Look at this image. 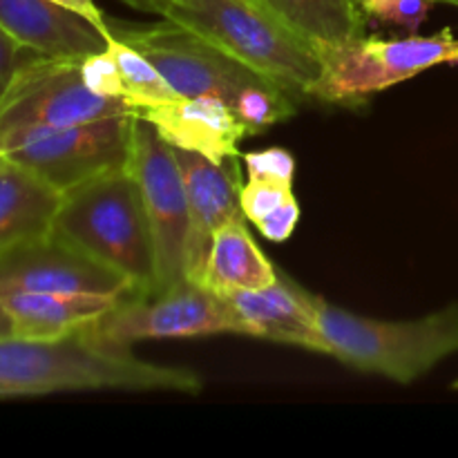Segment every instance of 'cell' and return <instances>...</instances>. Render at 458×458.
Returning a JSON list of instances; mask_svg holds the SVG:
<instances>
[{"label":"cell","instance_id":"cell-1","mask_svg":"<svg viewBox=\"0 0 458 458\" xmlns=\"http://www.w3.org/2000/svg\"><path fill=\"white\" fill-rule=\"evenodd\" d=\"M101 389L195 396L204 389V380L197 371L155 365L130 349L107 347L85 327L56 340L0 338V398Z\"/></svg>","mask_w":458,"mask_h":458},{"label":"cell","instance_id":"cell-2","mask_svg":"<svg viewBox=\"0 0 458 458\" xmlns=\"http://www.w3.org/2000/svg\"><path fill=\"white\" fill-rule=\"evenodd\" d=\"M49 235L110 267L128 280L132 293H157L150 219L130 168L67 191Z\"/></svg>","mask_w":458,"mask_h":458},{"label":"cell","instance_id":"cell-3","mask_svg":"<svg viewBox=\"0 0 458 458\" xmlns=\"http://www.w3.org/2000/svg\"><path fill=\"white\" fill-rule=\"evenodd\" d=\"M130 4L195 31L293 98L313 97L322 76L318 52L255 0H132Z\"/></svg>","mask_w":458,"mask_h":458},{"label":"cell","instance_id":"cell-4","mask_svg":"<svg viewBox=\"0 0 458 458\" xmlns=\"http://www.w3.org/2000/svg\"><path fill=\"white\" fill-rule=\"evenodd\" d=\"M327 356L362 374L411 385L458 353V302L416 320H376L316 300Z\"/></svg>","mask_w":458,"mask_h":458},{"label":"cell","instance_id":"cell-5","mask_svg":"<svg viewBox=\"0 0 458 458\" xmlns=\"http://www.w3.org/2000/svg\"><path fill=\"white\" fill-rule=\"evenodd\" d=\"M134 114L74 125H30L0 132V157L22 165L65 195L103 174L125 170Z\"/></svg>","mask_w":458,"mask_h":458},{"label":"cell","instance_id":"cell-6","mask_svg":"<svg viewBox=\"0 0 458 458\" xmlns=\"http://www.w3.org/2000/svg\"><path fill=\"white\" fill-rule=\"evenodd\" d=\"M322 76L313 98L327 103L362 101L438 65H458V38L450 30L401 38L358 36L335 47L318 49Z\"/></svg>","mask_w":458,"mask_h":458},{"label":"cell","instance_id":"cell-7","mask_svg":"<svg viewBox=\"0 0 458 458\" xmlns=\"http://www.w3.org/2000/svg\"><path fill=\"white\" fill-rule=\"evenodd\" d=\"M85 329L107 347L132 349L143 340L235 334V322L224 295L201 282L183 280L157 293L123 295Z\"/></svg>","mask_w":458,"mask_h":458},{"label":"cell","instance_id":"cell-8","mask_svg":"<svg viewBox=\"0 0 458 458\" xmlns=\"http://www.w3.org/2000/svg\"><path fill=\"white\" fill-rule=\"evenodd\" d=\"M130 173L141 188L150 219L157 259V291L173 289L186 277L191 215L183 174L174 148L165 143L150 121L134 114Z\"/></svg>","mask_w":458,"mask_h":458},{"label":"cell","instance_id":"cell-9","mask_svg":"<svg viewBox=\"0 0 458 458\" xmlns=\"http://www.w3.org/2000/svg\"><path fill=\"white\" fill-rule=\"evenodd\" d=\"M81 58L30 54L0 97V132L30 125H74L134 114L123 98L101 97L88 88L81 72Z\"/></svg>","mask_w":458,"mask_h":458},{"label":"cell","instance_id":"cell-10","mask_svg":"<svg viewBox=\"0 0 458 458\" xmlns=\"http://www.w3.org/2000/svg\"><path fill=\"white\" fill-rule=\"evenodd\" d=\"M114 34L146 54L179 97H215L235 107L246 88L267 81V76L233 58L210 40L165 18L161 25L134 30L121 27Z\"/></svg>","mask_w":458,"mask_h":458},{"label":"cell","instance_id":"cell-11","mask_svg":"<svg viewBox=\"0 0 458 458\" xmlns=\"http://www.w3.org/2000/svg\"><path fill=\"white\" fill-rule=\"evenodd\" d=\"M7 293H132L125 277L52 235L25 242L0 255V295Z\"/></svg>","mask_w":458,"mask_h":458},{"label":"cell","instance_id":"cell-12","mask_svg":"<svg viewBox=\"0 0 458 458\" xmlns=\"http://www.w3.org/2000/svg\"><path fill=\"white\" fill-rule=\"evenodd\" d=\"M224 298L231 309L237 335L291 344L327 356V343L318 325V295L309 293L291 277L280 273L273 284L235 291Z\"/></svg>","mask_w":458,"mask_h":458},{"label":"cell","instance_id":"cell-13","mask_svg":"<svg viewBox=\"0 0 458 458\" xmlns=\"http://www.w3.org/2000/svg\"><path fill=\"white\" fill-rule=\"evenodd\" d=\"M174 157L183 174L188 215H191L186 277L201 282L215 233L228 219L242 213L240 174H237L235 159L219 164L199 152L179 150V148H174Z\"/></svg>","mask_w":458,"mask_h":458},{"label":"cell","instance_id":"cell-14","mask_svg":"<svg viewBox=\"0 0 458 458\" xmlns=\"http://www.w3.org/2000/svg\"><path fill=\"white\" fill-rule=\"evenodd\" d=\"M134 114L150 121L159 137L173 148L199 152L219 164L235 159L240 141L250 134L235 110L215 97H179Z\"/></svg>","mask_w":458,"mask_h":458},{"label":"cell","instance_id":"cell-15","mask_svg":"<svg viewBox=\"0 0 458 458\" xmlns=\"http://www.w3.org/2000/svg\"><path fill=\"white\" fill-rule=\"evenodd\" d=\"M0 27L27 52L56 58L106 52L114 38L54 0H0Z\"/></svg>","mask_w":458,"mask_h":458},{"label":"cell","instance_id":"cell-16","mask_svg":"<svg viewBox=\"0 0 458 458\" xmlns=\"http://www.w3.org/2000/svg\"><path fill=\"white\" fill-rule=\"evenodd\" d=\"M119 300L98 293H7L0 295V307L16 338L56 340L92 325Z\"/></svg>","mask_w":458,"mask_h":458},{"label":"cell","instance_id":"cell-17","mask_svg":"<svg viewBox=\"0 0 458 458\" xmlns=\"http://www.w3.org/2000/svg\"><path fill=\"white\" fill-rule=\"evenodd\" d=\"M61 199L56 188L0 157V255L49 235Z\"/></svg>","mask_w":458,"mask_h":458},{"label":"cell","instance_id":"cell-18","mask_svg":"<svg viewBox=\"0 0 458 458\" xmlns=\"http://www.w3.org/2000/svg\"><path fill=\"white\" fill-rule=\"evenodd\" d=\"M246 222V215L240 213L215 233L201 276V284L215 293L228 295L235 291L262 289L280 276L271 259L255 244Z\"/></svg>","mask_w":458,"mask_h":458},{"label":"cell","instance_id":"cell-19","mask_svg":"<svg viewBox=\"0 0 458 458\" xmlns=\"http://www.w3.org/2000/svg\"><path fill=\"white\" fill-rule=\"evenodd\" d=\"M258 4L316 52L358 38L365 27L360 0H258Z\"/></svg>","mask_w":458,"mask_h":458},{"label":"cell","instance_id":"cell-20","mask_svg":"<svg viewBox=\"0 0 458 458\" xmlns=\"http://www.w3.org/2000/svg\"><path fill=\"white\" fill-rule=\"evenodd\" d=\"M242 213L258 231L273 244H282L293 235L300 222L298 199L293 195V182L280 179H253L242 186L240 192Z\"/></svg>","mask_w":458,"mask_h":458},{"label":"cell","instance_id":"cell-21","mask_svg":"<svg viewBox=\"0 0 458 458\" xmlns=\"http://www.w3.org/2000/svg\"><path fill=\"white\" fill-rule=\"evenodd\" d=\"M107 49L114 56L116 67L121 72V79H123L125 101L130 103V107L134 112L146 110V107L164 106V103L179 98V94L170 88L164 74L152 65L150 58L139 52L128 40L119 38L114 34V38L110 40Z\"/></svg>","mask_w":458,"mask_h":458},{"label":"cell","instance_id":"cell-22","mask_svg":"<svg viewBox=\"0 0 458 458\" xmlns=\"http://www.w3.org/2000/svg\"><path fill=\"white\" fill-rule=\"evenodd\" d=\"M434 0H360L362 13L405 30L407 34H419L420 25L428 21Z\"/></svg>","mask_w":458,"mask_h":458},{"label":"cell","instance_id":"cell-23","mask_svg":"<svg viewBox=\"0 0 458 458\" xmlns=\"http://www.w3.org/2000/svg\"><path fill=\"white\" fill-rule=\"evenodd\" d=\"M81 72H83V81L88 83V88L92 89L94 94L123 98L125 101L123 79H121V72L119 67H116V61L110 54V49L81 58Z\"/></svg>","mask_w":458,"mask_h":458},{"label":"cell","instance_id":"cell-24","mask_svg":"<svg viewBox=\"0 0 458 458\" xmlns=\"http://www.w3.org/2000/svg\"><path fill=\"white\" fill-rule=\"evenodd\" d=\"M244 165L249 177L253 179H280L293 182L295 159L286 148H267V150L246 152Z\"/></svg>","mask_w":458,"mask_h":458},{"label":"cell","instance_id":"cell-25","mask_svg":"<svg viewBox=\"0 0 458 458\" xmlns=\"http://www.w3.org/2000/svg\"><path fill=\"white\" fill-rule=\"evenodd\" d=\"M30 54L34 52H27L25 47H21V45L0 27V97H3L7 85L12 83L13 74H16L18 67L22 65V61H25Z\"/></svg>","mask_w":458,"mask_h":458},{"label":"cell","instance_id":"cell-26","mask_svg":"<svg viewBox=\"0 0 458 458\" xmlns=\"http://www.w3.org/2000/svg\"><path fill=\"white\" fill-rule=\"evenodd\" d=\"M54 3L63 4V7L72 9V12L81 13L83 18H88V21L92 22V25H97L103 34H107V36L114 34V31H112V25L107 22L106 13H103L101 7L97 4V0H54Z\"/></svg>","mask_w":458,"mask_h":458},{"label":"cell","instance_id":"cell-27","mask_svg":"<svg viewBox=\"0 0 458 458\" xmlns=\"http://www.w3.org/2000/svg\"><path fill=\"white\" fill-rule=\"evenodd\" d=\"M7 335H13L12 320H9V316L4 313V309L0 307V338H7Z\"/></svg>","mask_w":458,"mask_h":458},{"label":"cell","instance_id":"cell-28","mask_svg":"<svg viewBox=\"0 0 458 458\" xmlns=\"http://www.w3.org/2000/svg\"><path fill=\"white\" fill-rule=\"evenodd\" d=\"M434 3H447V4H456L458 7V0H434Z\"/></svg>","mask_w":458,"mask_h":458},{"label":"cell","instance_id":"cell-29","mask_svg":"<svg viewBox=\"0 0 458 458\" xmlns=\"http://www.w3.org/2000/svg\"><path fill=\"white\" fill-rule=\"evenodd\" d=\"M452 387H454V389H458V380H456V383H454V385H452Z\"/></svg>","mask_w":458,"mask_h":458},{"label":"cell","instance_id":"cell-30","mask_svg":"<svg viewBox=\"0 0 458 458\" xmlns=\"http://www.w3.org/2000/svg\"><path fill=\"white\" fill-rule=\"evenodd\" d=\"M128 3H132V0H128Z\"/></svg>","mask_w":458,"mask_h":458},{"label":"cell","instance_id":"cell-31","mask_svg":"<svg viewBox=\"0 0 458 458\" xmlns=\"http://www.w3.org/2000/svg\"><path fill=\"white\" fill-rule=\"evenodd\" d=\"M255 3H258V0H255Z\"/></svg>","mask_w":458,"mask_h":458}]
</instances>
